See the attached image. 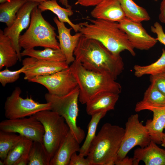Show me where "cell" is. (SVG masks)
I'll return each instance as SVG.
<instances>
[{"label": "cell", "mask_w": 165, "mask_h": 165, "mask_svg": "<svg viewBox=\"0 0 165 165\" xmlns=\"http://www.w3.org/2000/svg\"><path fill=\"white\" fill-rule=\"evenodd\" d=\"M75 60L86 69L107 73L115 80L122 72L124 64L120 55L112 53L100 42L82 35L74 52Z\"/></svg>", "instance_id": "cell-1"}, {"label": "cell", "mask_w": 165, "mask_h": 165, "mask_svg": "<svg viewBox=\"0 0 165 165\" xmlns=\"http://www.w3.org/2000/svg\"><path fill=\"white\" fill-rule=\"evenodd\" d=\"M90 22L79 23V32L85 37L97 40L112 53L120 55L127 50L133 56L134 48L125 33L118 26V23L102 20L87 19Z\"/></svg>", "instance_id": "cell-2"}, {"label": "cell", "mask_w": 165, "mask_h": 165, "mask_svg": "<svg viewBox=\"0 0 165 165\" xmlns=\"http://www.w3.org/2000/svg\"><path fill=\"white\" fill-rule=\"evenodd\" d=\"M69 67L79 88V101L82 104H86L102 93L112 92L119 94L121 92V85L108 73L88 70L75 60Z\"/></svg>", "instance_id": "cell-3"}, {"label": "cell", "mask_w": 165, "mask_h": 165, "mask_svg": "<svg viewBox=\"0 0 165 165\" xmlns=\"http://www.w3.org/2000/svg\"><path fill=\"white\" fill-rule=\"evenodd\" d=\"M125 129L109 123L104 124L96 135L87 158L92 165H114L119 149Z\"/></svg>", "instance_id": "cell-4"}, {"label": "cell", "mask_w": 165, "mask_h": 165, "mask_svg": "<svg viewBox=\"0 0 165 165\" xmlns=\"http://www.w3.org/2000/svg\"><path fill=\"white\" fill-rule=\"evenodd\" d=\"M38 6L33 9L28 29L19 37L21 48L28 49L37 46L60 49L55 29L43 17Z\"/></svg>", "instance_id": "cell-5"}, {"label": "cell", "mask_w": 165, "mask_h": 165, "mask_svg": "<svg viewBox=\"0 0 165 165\" xmlns=\"http://www.w3.org/2000/svg\"><path fill=\"white\" fill-rule=\"evenodd\" d=\"M79 89L78 86L65 95L58 96L47 93L45 94V98L46 102L50 103L51 110L64 118L70 132L80 144L85 138V133L76 124L79 111Z\"/></svg>", "instance_id": "cell-6"}, {"label": "cell", "mask_w": 165, "mask_h": 165, "mask_svg": "<svg viewBox=\"0 0 165 165\" xmlns=\"http://www.w3.org/2000/svg\"><path fill=\"white\" fill-rule=\"evenodd\" d=\"M34 116L43 126V142L51 159L70 129L64 118L51 110L39 112Z\"/></svg>", "instance_id": "cell-7"}, {"label": "cell", "mask_w": 165, "mask_h": 165, "mask_svg": "<svg viewBox=\"0 0 165 165\" xmlns=\"http://www.w3.org/2000/svg\"><path fill=\"white\" fill-rule=\"evenodd\" d=\"M22 91L19 87H15L8 97L5 103V116L8 119L28 117L45 110H51L50 103H41L34 100L30 96L25 98L20 95Z\"/></svg>", "instance_id": "cell-8"}, {"label": "cell", "mask_w": 165, "mask_h": 165, "mask_svg": "<svg viewBox=\"0 0 165 165\" xmlns=\"http://www.w3.org/2000/svg\"><path fill=\"white\" fill-rule=\"evenodd\" d=\"M151 141L148 130L140 121L138 114L131 115L126 123L124 133L115 162L126 157L134 147L144 148Z\"/></svg>", "instance_id": "cell-9"}, {"label": "cell", "mask_w": 165, "mask_h": 165, "mask_svg": "<svg viewBox=\"0 0 165 165\" xmlns=\"http://www.w3.org/2000/svg\"><path fill=\"white\" fill-rule=\"evenodd\" d=\"M29 82L45 86L48 93L53 95H65L78 86V83L70 67L53 74L35 77Z\"/></svg>", "instance_id": "cell-10"}, {"label": "cell", "mask_w": 165, "mask_h": 165, "mask_svg": "<svg viewBox=\"0 0 165 165\" xmlns=\"http://www.w3.org/2000/svg\"><path fill=\"white\" fill-rule=\"evenodd\" d=\"M0 130L19 134L32 140L43 143V126L34 116L28 117L5 119L0 123Z\"/></svg>", "instance_id": "cell-11"}, {"label": "cell", "mask_w": 165, "mask_h": 165, "mask_svg": "<svg viewBox=\"0 0 165 165\" xmlns=\"http://www.w3.org/2000/svg\"><path fill=\"white\" fill-rule=\"evenodd\" d=\"M118 23V26L126 34L134 49L148 50L157 42L156 38L147 33L141 22H135L126 17Z\"/></svg>", "instance_id": "cell-12"}, {"label": "cell", "mask_w": 165, "mask_h": 165, "mask_svg": "<svg viewBox=\"0 0 165 165\" xmlns=\"http://www.w3.org/2000/svg\"><path fill=\"white\" fill-rule=\"evenodd\" d=\"M39 3L28 1L18 12L16 17L12 25L6 27L4 30V33L10 39L13 47L16 51L19 61L22 60L21 48L19 43V39L21 32L29 26L32 11Z\"/></svg>", "instance_id": "cell-13"}, {"label": "cell", "mask_w": 165, "mask_h": 165, "mask_svg": "<svg viewBox=\"0 0 165 165\" xmlns=\"http://www.w3.org/2000/svg\"><path fill=\"white\" fill-rule=\"evenodd\" d=\"M53 20L58 30V35L57 37L59 40L60 49L65 56L66 62L69 65L75 60L74 52L82 35L78 32L72 35L71 31L72 29V28H67L64 23L60 22L56 16H55Z\"/></svg>", "instance_id": "cell-14"}, {"label": "cell", "mask_w": 165, "mask_h": 165, "mask_svg": "<svg viewBox=\"0 0 165 165\" xmlns=\"http://www.w3.org/2000/svg\"><path fill=\"white\" fill-rule=\"evenodd\" d=\"M30 57L29 67L23 72L24 75V79L29 82L35 77L51 75L69 67L66 61L39 60Z\"/></svg>", "instance_id": "cell-15"}, {"label": "cell", "mask_w": 165, "mask_h": 165, "mask_svg": "<svg viewBox=\"0 0 165 165\" xmlns=\"http://www.w3.org/2000/svg\"><path fill=\"white\" fill-rule=\"evenodd\" d=\"M95 19L119 22L126 18L118 0H104L90 13Z\"/></svg>", "instance_id": "cell-16"}, {"label": "cell", "mask_w": 165, "mask_h": 165, "mask_svg": "<svg viewBox=\"0 0 165 165\" xmlns=\"http://www.w3.org/2000/svg\"><path fill=\"white\" fill-rule=\"evenodd\" d=\"M133 157L139 163L141 161L145 165H165V150L152 140L146 147L136 149Z\"/></svg>", "instance_id": "cell-17"}, {"label": "cell", "mask_w": 165, "mask_h": 165, "mask_svg": "<svg viewBox=\"0 0 165 165\" xmlns=\"http://www.w3.org/2000/svg\"><path fill=\"white\" fill-rule=\"evenodd\" d=\"M79 144L70 131L51 160L50 165H69L73 154L79 152Z\"/></svg>", "instance_id": "cell-18"}, {"label": "cell", "mask_w": 165, "mask_h": 165, "mask_svg": "<svg viewBox=\"0 0 165 165\" xmlns=\"http://www.w3.org/2000/svg\"><path fill=\"white\" fill-rule=\"evenodd\" d=\"M119 98V94L112 92L98 95L86 103V112L91 116L101 112L114 110Z\"/></svg>", "instance_id": "cell-19"}, {"label": "cell", "mask_w": 165, "mask_h": 165, "mask_svg": "<svg viewBox=\"0 0 165 165\" xmlns=\"http://www.w3.org/2000/svg\"><path fill=\"white\" fill-rule=\"evenodd\" d=\"M153 113L152 119L147 120L145 126L151 140L158 144H161L163 130L165 127V106L151 108Z\"/></svg>", "instance_id": "cell-20"}, {"label": "cell", "mask_w": 165, "mask_h": 165, "mask_svg": "<svg viewBox=\"0 0 165 165\" xmlns=\"http://www.w3.org/2000/svg\"><path fill=\"white\" fill-rule=\"evenodd\" d=\"M165 106V95L151 84L144 93L142 100L136 104L135 110L139 112Z\"/></svg>", "instance_id": "cell-21"}, {"label": "cell", "mask_w": 165, "mask_h": 165, "mask_svg": "<svg viewBox=\"0 0 165 165\" xmlns=\"http://www.w3.org/2000/svg\"><path fill=\"white\" fill-rule=\"evenodd\" d=\"M38 7L42 12L46 10L51 11L57 16L60 22L68 23L75 32H79L80 28V24H74L69 18L74 13L72 8L62 7L56 0H50L40 3Z\"/></svg>", "instance_id": "cell-22"}, {"label": "cell", "mask_w": 165, "mask_h": 165, "mask_svg": "<svg viewBox=\"0 0 165 165\" xmlns=\"http://www.w3.org/2000/svg\"><path fill=\"white\" fill-rule=\"evenodd\" d=\"M18 60L16 51L9 38L0 30V69L15 65Z\"/></svg>", "instance_id": "cell-23"}, {"label": "cell", "mask_w": 165, "mask_h": 165, "mask_svg": "<svg viewBox=\"0 0 165 165\" xmlns=\"http://www.w3.org/2000/svg\"><path fill=\"white\" fill-rule=\"evenodd\" d=\"M27 0H7L0 3V22L10 27L14 22L17 14Z\"/></svg>", "instance_id": "cell-24"}, {"label": "cell", "mask_w": 165, "mask_h": 165, "mask_svg": "<svg viewBox=\"0 0 165 165\" xmlns=\"http://www.w3.org/2000/svg\"><path fill=\"white\" fill-rule=\"evenodd\" d=\"M21 56H28L39 60L55 61H66L64 55L60 49L49 47L45 48L43 50H35L34 48L24 49L21 53Z\"/></svg>", "instance_id": "cell-25"}, {"label": "cell", "mask_w": 165, "mask_h": 165, "mask_svg": "<svg viewBox=\"0 0 165 165\" xmlns=\"http://www.w3.org/2000/svg\"><path fill=\"white\" fill-rule=\"evenodd\" d=\"M127 18L133 21L141 22L150 20L147 10L133 0H118Z\"/></svg>", "instance_id": "cell-26"}, {"label": "cell", "mask_w": 165, "mask_h": 165, "mask_svg": "<svg viewBox=\"0 0 165 165\" xmlns=\"http://www.w3.org/2000/svg\"><path fill=\"white\" fill-rule=\"evenodd\" d=\"M51 158L43 143L33 141L29 153L28 165H50Z\"/></svg>", "instance_id": "cell-27"}, {"label": "cell", "mask_w": 165, "mask_h": 165, "mask_svg": "<svg viewBox=\"0 0 165 165\" xmlns=\"http://www.w3.org/2000/svg\"><path fill=\"white\" fill-rule=\"evenodd\" d=\"M107 112H101L91 116V118L88 126L87 134L79 151V154L80 155L84 156H87L91 144L96 136L98 124Z\"/></svg>", "instance_id": "cell-28"}, {"label": "cell", "mask_w": 165, "mask_h": 165, "mask_svg": "<svg viewBox=\"0 0 165 165\" xmlns=\"http://www.w3.org/2000/svg\"><path fill=\"white\" fill-rule=\"evenodd\" d=\"M133 69L134 75L138 78L146 75H154L164 71L165 70V49H162L161 56L155 62L147 65H135Z\"/></svg>", "instance_id": "cell-29"}, {"label": "cell", "mask_w": 165, "mask_h": 165, "mask_svg": "<svg viewBox=\"0 0 165 165\" xmlns=\"http://www.w3.org/2000/svg\"><path fill=\"white\" fill-rule=\"evenodd\" d=\"M33 141L29 138L22 136L8 153L4 160L5 165H14L22 155L29 151Z\"/></svg>", "instance_id": "cell-30"}, {"label": "cell", "mask_w": 165, "mask_h": 165, "mask_svg": "<svg viewBox=\"0 0 165 165\" xmlns=\"http://www.w3.org/2000/svg\"><path fill=\"white\" fill-rule=\"evenodd\" d=\"M22 136L14 133L0 131V158L4 160L13 146Z\"/></svg>", "instance_id": "cell-31"}, {"label": "cell", "mask_w": 165, "mask_h": 165, "mask_svg": "<svg viewBox=\"0 0 165 165\" xmlns=\"http://www.w3.org/2000/svg\"><path fill=\"white\" fill-rule=\"evenodd\" d=\"M29 57L26 58L22 61L23 66L18 70L12 71L6 68L0 72V82L3 86L16 82L19 79L20 75L28 69L30 64Z\"/></svg>", "instance_id": "cell-32"}, {"label": "cell", "mask_w": 165, "mask_h": 165, "mask_svg": "<svg viewBox=\"0 0 165 165\" xmlns=\"http://www.w3.org/2000/svg\"><path fill=\"white\" fill-rule=\"evenodd\" d=\"M150 81L151 84L165 95V70L158 74L151 75Z\"/></svg>", "instance_id": "cell-33"}, {"label": "cell", "mask_w": 165, "mask_h": 165, "mask_svg": "<svg viewBox=\"0 0 165 165\" xmlns=\"http://www.w3.org/2000/svg\"><path fill=\"white\" fill-rule=\"evenodd\" d=\"M151 31L156 35V40L165 45V33L162 26L159 22H156L151 26Z\"/></svg>", "instance_id": "cell-34"}, {"label": "cell", "mask_w": 165, "mask_h": 165, "mask_svg": "<svg viewBox=\"0 0 165 165\" xmlns=\"http://www.w3.org/2000/svg\"><path fill=\"white\" fill-rule=\"evenodd\" d=\"M69 165H92L90 161L87 158H84L76 152L73 153Z\"/></svg>", "instance_id": "cell-35"}, {"label": "cell", "mask_w": 165, "mask_h": 165, "mask_svg": "<svg viewBox=\"0 0 165 165\" xmlns=\"http://www.w3.org/2000/svg\"><path fill=\"white\" fill-rule=\"evenodd\" d=\"M116 165H138L139 163L133 158H129L126 156L121 160L116 161Z\"/></svg>", "instance_id": "cell-36"}, {"label": "cell", "mask_w": 165, "mask_h": 165, "mask_svg": "<svg viewBox=\"0 0 165 165\" xmlns=\"http://www.w3.org/2000/svg\"><path fill=\"white\" fill-rule=\"evenodd\" d=\"M104 0H77L76 5H80L82 6L88 7L95 6Z\"/></svg>", "instance_id": "cell-37"}, {"label": "cell", "mask_w": 165, "mask_h": 165, "mask_svg": "<svg viewBox=\"0 0 165 165\" xmlns=\"http://www.w3.org/2000/svg\"><path fill=\"white\" fill-rule=\"evenodd\" d=\"M29 151L22 155L14 163V165H27L28 163Z\"/></svg>", "instance_id": "cell-38"}, {"label": "cell", "mask_w": 165, "mask_h": 165, "mask_svg": "<svg viewBox=\"0 0 165 165\" xmlns=\"http://www.w3.org/2000/svg\"><path fill=\"white\" fill-rule=\"evenodd\" d=\"M158 17L160 22L165 24V0H162L160 3Z\"/></svg>", "instance_id": "cell-39"}, {"label": "cell", "mask_w": 165, "mask_h": 165, "mask_svg": "<svg viewBox=\"0 0 165 165\" xmlns=\"http://www.w3.org/2000/svg\"><path fill=\"white\" fill-rule=\"evenodd\" d=\"M59 2L66 8H72V6L68 3V0H59Z\"/></svg>", "instance_id": "cell-40"}, {"label": "cell", "mask_w": 165, "mask_h": 165, "mask_svg": "<svg viewBox=\"0 0 165 165\" xmlns=\"http://www.w3.org/2000/svg\"><path fill=\"white\" fill-rule=\"evenodd\" d=\"M161 146L164 147L165 149V131L163 133L162 139Z\"/></svg>", "instance_id": "cell-41"}, {"label": "cell", "mask_w": 165, "mask_h": 165, "mask_svg": "<svg viewBox=\"0 0 165 165\" xmlns=\"http://www.w3.org/2000/svg\"><path fill=\"white\" fill-rule=\"evenodd\" d=\"M27 1H31L40 3L42 2L50 0H27Z\"/></svg>", "instance_id": "cell-42"}, {"label": "cell", "mask_w": 165, "mask_h": 165, "mask_svg": "<svg viewBox=\"0 0 165 165\" xmlns=\"http://www.w3.org/2000/svg\"><path fill=\"white\" fill-rule=\"evenodd\" d=\"M0 165H5L4 161L1 160H0Z\"/></svg>", "instance_id": "cell-43"}, {"label": "cell", "mask_w": 165, "mask_h": 165, "mask_svg": "<svg viewBox=\"0 0 165 165\" xmlns=\"http://www.w3.org/2000/svg\"><path fill=\"white\" fill-rule=\"evenodd\" d=\"M7 0H0V3H2L6 2Z\"/></svg>", "instance_id": "cell-44"}, {"label": "cell", "mask_w": 165, "mask_h": 165, "mask_svg": "<svg viewBox=\"0 0 165 165\" xmlns=\"http://www.w3.org/2000/svg\"><path fill=\"white\" fill-rule=\"evenodd\" d=\"M153 0L156 2H157L158 0Z\"/></svg>", "instance_id": "cell-45"}, {"label": "cell", "mask_w": 165, "mask_h": 165, "mask_svg": "<svg viewBox=\"0 0 165 165\" xmlns=\"http://www.w3.org/2000/svg\"><path fill=\"white\" fill-rule=\"evenodd\" d=\"M164 129H165V128H164Z\"/></svg>", "instance_id": "cell-46"}]
</instances>
